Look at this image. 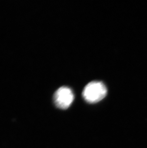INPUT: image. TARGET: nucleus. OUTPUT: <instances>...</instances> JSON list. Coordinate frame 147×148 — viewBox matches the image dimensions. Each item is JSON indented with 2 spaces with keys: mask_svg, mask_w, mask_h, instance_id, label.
<instances>
[{
  "mask_svg": "<svg viewBox=\"0 0 147 148\" xmlns=\"http://www.w3.org/2000/svg\"><path fill=\"white\" fill-rule=\"evenodd\" d=\"M107 94V87L103 82L93 81L86 86L82 95L86 101L89 103H94L102 100Z\"/></svg>",
  "mask_w": 147,
  "mask_h": 148,
  "instance_id": "f257e3e1",
  "label": "nucleus"
},
{
  "mask_svg": "<svg viewBox=\"0 0 147 148\" xmlns=\"http://www.w3.org/2000/svg\"><path fill=\"white\" fill-rule=\"evenodd\" d=\"M74 99L72 90L67 87L63 86L59 88L54 93V103L57 108L61 109L68 108Z\"/></svg>",
  "mask_w": 147,
  "mask_h": 148,
  "instance_id": "f03ea898",
  "label": "nucleus"
}]
</instances>
